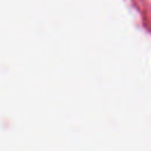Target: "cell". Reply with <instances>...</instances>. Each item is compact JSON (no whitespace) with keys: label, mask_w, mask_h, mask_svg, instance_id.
<instances>
[]
</instances>
